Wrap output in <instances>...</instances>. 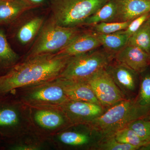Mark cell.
<instances>
[{"label":"cell","mask_w":150,"mask_h":150,"mask_svg":"<svg viewBox=\"0 0 150 150\" xmlns=\"http://www.w3.org/2000/svg\"><path fill=\"white\" fill-rule=\"evenodd\" d=\"M71 57L56 53L41 54L17 63L0 76V96L56 79Z\"/></svg>","instance_id":"1"},{"label":"cell","mask_w":150,"mask_h":150,"mask_svg":"<svg viewBox=\"0 0 150 150\" xmlns=\"http://www.w3.org/2000/svg\"><path fill=\"white\" fill-rule=\"evenodd\" d=\"M150 108L141 106L135 99L126 100L112 105L88 125L101 138L114 135L137 119L146 118Z\"/></svg>","instance_id":"2"},{"label":"cell","mask_w":150,"mask_h":150,"mask_svg":"<svg viewBox=\"0 0 150 150\" xmlns=\"http://www.w3.org/2000/svg\"><path fill=\"white\" fill-rule=\"evenodd\" d=\"M108 0H48L51 16L66 27H80Z\"/></svg>","instance_id":"3"},{"label":"cell","mask_w":150,"mask_h":150,"mask_svg":"<svg viewBox=\"0 0 150 150\" xmlns=\"http://www.w3.org/2000/svg\"><path fill=\"white\" fill-rule=\"evenodd\" d=\"M82 31L79 27L62 26L51 16L44 22L26 59L41 54L57 53Z\"/></svg>","instance_id":"4"},{"label":"cell","mask_w":150,"mask_h":150,"mask_svg":"<svg viewBox=\"0 0 150 150\" xmlns=\"http://www.w3.org/2000/svg\"><path fill=\"white\" fill-rule=\"evenodd\" d=\"M114 57L113 54L104 48L73 56L58 78L74 81L86 80L100 70L105 69Z\"/></svg>","instance_id":"5"},{"label":"cell","mask_w":150,"mask_h":150,"mask_svg":"<svg viewBox=\"0 0 150 150\" xmlns=\"http://www.w3.org/2000/svg\"><path fill=\"white\" fill-rule=\"evenodd\" d=\"M30 88L24 99L31 105L60 107L69 100L58 78Z\"/></svg>","instance_id":"6"},{"label":"cell","mask_w":150,"mask_h":150,"mask_svg":"<svg viewBox=\"0 0 150 150\" xmlns=\"http://www.w3.org/2000/svg\"><path fill=\"white\" fill-rule=\"evenodd\" d=\"M91 87L100 105L105 109L126 100L106 68L85 81Z\"/></svg>","instance_id":"7"},{"label":"cell","mask_w":150,"mask_h":150,"mask_svg":"<svg viewBox=\"0 0 150 150\" xmlns=\"http://www.w3.org/2000/svg\"><path fill=\"white\" fill-rule=\"evenodd\" d=\"M106 70L126 100L136 98L139 91L140 74L115 60L108 65Z\"/></svg>","instance_id":"8"},{"label":"cell","mask_w":150,"mask_h":150,"mask_svg":"<svg viewBox=\"0 0 150 150\" xmlns=\"http://www.w3.org/2000/svg\"><path fill=\"white\" fill-rule=\"evenodd\" d=\"M60 107L71 123L83 125L90 123L106 110L100 104L71 100Z\"/></svg>","instance_id":"9"},{"label":"cell","mask_w":150,"mask_h":150,"mask_svg":"<svg viewBox=\"0 0 150 150\" xmlns=\"http://www.w3.org/2000/svg\"><path fill=\"white\" fill-rule=\"evenodd\" d=\"M27 12L17 20L18 21L15 34L16 40L23 46L36 38L45 22L42 16L27 14Z\"/></svg>","instance_id":"10"},{"label":"cell","mask_w":150,"mask_h":150,"mask_svg":"<svg viewBox=\"0 0 150 150\" xmlns=\"http://www.w3.org/2000/svg\"><path fill=\"white\" fill-rule=\"evenodd\" d=\"M100 46L95 32L82 31L56 54L73 57L93 51Z\"/></svg>","instance_id":"11"},{"label":"cell","mask_w":150,"mask_h":150,"mask_svg":"<svg viewBox=\"0 0 150 150\" xmlns=\"http://www.w3.org/2000/svg\"><path fill=\"white\" fill-rule=\"evenodd\" d=\"M114 59L141 74L150 66V54L137 46L127 45L115 54Z\"/></svg>","instance_id":"12"},{"label":"cell","mask_w":150,"mask_h":150,"mask_svg":"<svg viewBox=\"0 0 150 150\" xmlns=\"http://www.w3.org/2000/svg\"><path fill=\"white\" fill-rule=\"evenodd\" d=\"M117 7L114 22L131 21L150 12V0H114Z\"/></svg>","instance_id":"13"},{"label":"cell","mask_w":150,"mask_h":150,"mask_svg":"<svg viewBox=\"0 0 150 150\" xmlns=\"http://www.w3.org/2000/svg\"><path fill=\"white\" fill-rule=\"evenodd\" d=\"M58 79L69 100L85 101L100 105L92 89L85 81Z\"/></svg>","instance_id":"14"},{"label":"cell","mask_w":150,"mask_h":150,"mask_svg":"<svg viewBox=\"0 0 150 150\" xmlns=\"http://www.w3.org/2000/svg\"><path fill=\"white\" fill-rule=\"evenodd\" d=\"M33 9L23 0H0V25L13 23Z\"/></svg>","instance_id":"15"},{"label":"cell","mask_w":150,"mask_h":150,"mask_svg":"<svg viewBox=\"0 0 150 150\" xmlns=\"http://www.w3.org/2000/svg\"><path fill=\"white\" fill-rule=\"evenodd\" d=\"M100 139L101 137L99 134L93 129L88 134L76 131H66L60 134L59 137V139L64 144L73 146L91 145L93 149Z\"/></svg>","instance_id":"16"},{"label":"cell","mask_w":150,"mask_h":150,"mask_svg":"<svg viewBox=\"0 0 150 150\" xmlns=\"http://www.w3.org/2000/svg\"><path fill=\"white\" fill-rule=\"evenodd\" d=\"M18 111L13 105L0 103V134L8 136L19 123Z\"/></svg>","instance_id":"17"},{"label":"cell","mask_w":150,"mask_h":150,"mask_svg":"<svg viewBox=\"0 0 150 150\" xmlns=\"http://www.w3.org/2000/svg\"><path fill=\"white\" fill-rule=\"evenodd\" d=\"M96 34L105 50L114 56L127 45L129 38L128 35L122 31L110 34L97 33H96Z\"/></svg>","instance_id":"18"},{"label":"cell","mask_w":150,"mask_h":150,"mask_svg":"<svg viewBox=\"0 0 150 150\" xmlns=\"http://www.w3.org/2000/svg\"><path fill=\"white\" fill-rule=\"evenodd\" d=\"M117 7L114 0H108L99 9L86 20L83 25H94L102 22L115 21Z\"/></svg>","instance_id":"19"},{"label":"cell","mask_w":150,"mask_h":150,"mask_svg":"<svg viewBox=\"0 0 150 150\" xmlns=\"http://www.w3.org/2000/svg\"><path fill=\"white\" fill-rule=\"evenodd\" d=\"M19 59V56L11 47L4 31L0 28V69H10Z\"/></svg>","instance_id":"20"},{"label":"cell","mask_w":150,"mask_h":150,"mask_svg":"<svg viewBox=\"0 0 150 150\" xmlns=\"http://www.w3.org/2000/svg\"><path fill=\"white\" fill-rule=\"evenodd\" d=\"M34 117L36 123L45 129H55L65 123L64 118L63 115L59 112L50 110L38 111Z\"/></svg>","instance_id":"21"},{"label":"cell","mask_w":150,"mask_h":150,"mask_svg":"<svg viewBox=\"0 0 150 150\" xmlns=\"http://www.w3.org/2000/svg\"><path fill=\"white\" fill-rule=\"evenodd\" d=\"M127 45L137 46L150 54V18L129 37Z\"/></svg>","instance_id":"22"},{"label":"cell","mask_w":150,"mask_h":150,"mask_svg":"<svg viewBox=\"0 0 150 150\" xmlns=\"http://www.w3.org/2000/svg\"><path fill=\"white\" fill-rule=\"evenodd\" d=\"M148 69L140 74L139 91L135 100L141 106L150 108V71Z\"/></svg>","instance_id":"23"},{"label":"cell","mask_w":150,"mask_h":150,"mask_svg":"<svg viewBox=\"0 0 150 150\" xmlns=\"http://www.w3.org/2000/svg\"><path fill=\"white\" fill-rule=\"evenodd\" d=\"M93 149L100 150H136L139 148L128 144L120 143L114 135L103 137L96 145Z\"/></svg>","instance_id":"24"},{"label":"cell","mask_w":150,"mask_h":150,"mask_svg":"<svg viewBox=\"0 0 150 150\" xmlns=\"http://www.w3.org/2000/svg\"><path fill=\"white\" fill-rule=\"evenodd\" d=\"M113 135L120 143L138 147L139 149L148 144L142 141L133 130L127 127L117 131Z\"/></svg>","instance_id":"25"},{"label":"cell","mask_w":150,"mask_h":150,"mask_svg":"<svg viewBox=\"0 0 150 150\" xmlns=\"http://www.w3.org/2000/svg\"><path fill=\"white\" fill-rule=\"evenodd\" d=\"M126 127L133 130L142 141L150 143V120L147 117L132 121Z\"/></svg>","instance_id":"26"},{"label":"cell","mask_w":150,"mask_h":150,"mask_svg":"<svg viewBox=\"0 0 150 150\" xmlns=\"http://www.w3.org/2000/svg\"><path fill=\"white\" fill-rule=\"evenodd\" d=\"M131 21L102 22L91 26L94 32L102 34H110L125 30Z\"/></svg>","instance_id":"27"},{"label":"cell","mask_w":150,"mask_h":150,"mask_svg":"<svg viewBox=\"0 0 150 150\" xmlns=\"http://www.w3.org/2000/svg\"><path fill=\"white\" fill-rule=\"evenodd\" d=\"M149 18H150V12L140 16L137 18L131 21L126 29L125 30H122V31L130 37L141 27L145 22Z\"/></svg>","instance_id":"28"},{"label":"cell","mask_w":150,"mask_h":150,"mask_svg":"<svg viewBox=\"0 0 150 150\" xmlns=\"http://www.w3.org/2000/svg\"><path fill=\"white\" fill-rule=\"evenodd\" d=\"M28 5L34 9L42 6L48 3V0H23Z\"/></svg>","instance_id":"29"},{"label":"cell","mask_w":150,"mask_h":150,"mask_svg":"<svg viewBox=\"0 0 150 150\" xmlns=\"http://www.w3.org/2000/svg\"><path fill=\"white\" fill-rule=\"evenodd\" d=\"M10 149L13 150H37L39 149L37 146L30 145H15L10 148Z\"/></svg>","instance_id":"30"},{"label":"cell","mask_w":150,"mask_h":150,"mask_svg":"<svg viewBox=\"0 0 150 150\" xmlns=\"http://www.w3.org/2000/svg\"><path fill=\"white\" fill-rule=\"evenodd\" d=\"M147 118L149 119V120H150V112L149 113V115H148V116H147Z\"/></svg>","instance_id":"31"}]
</instances>
